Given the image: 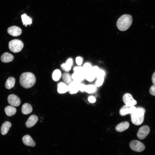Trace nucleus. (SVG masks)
Wrapping results in <instances>:
<instances>
[{"label": "nucleus", "instance_id": "obj_1", "mask_svg": "<svg viewBox=\"0 0 155 155\" xmlns=\"http://www.w3.org/2000/svg\"><path fill=\"white\" fill-rule=\"evenodd\" d=\"M19 81L22 86L25 88H29L34 85L36 78L32 73L30 72H24L21 75Z\"/></svg>", "mask_w": 155, "mask_h": 155}, {"label": "nucleus", "instance_id": "obj_2", "mask_svg": "<svg viewBox=\"0 0 155 155\" xmlns=\"http://www.w3.org/2000/svg\"><path fill=\"white\" fill-rule=\"evenodd\" d=\"M133 19L131 15L124 14L117 20L116 25L118 29L121 31H125L128 29L131 25Z\"/></svg>", "mask_w": 155, "mask_h": 155}, {"label": "nucleus", "instance_id": "obj_3", "mask_svg": "<svg viewBox=\"0 0 155 155\" xmlns=\"http://www.w3.org/2000/svg\"><path fill=\"white\" fill-rule=\"evenodd\" d=\"M145 112V110L143 107H136L134 111L131 114V120L132 123L137 125L142 124L144 120Z\"/></svg>", "mask_w": 155, "mask_h": 155}, {"label": "nucleus", "instance_id": "obj_4", "mask_svg": "<svg viewBox=\"0 0 155 155\" xmlns=\"http://www.w3.org/2000/svg\"><path fill=\"white\" fill-rule=\"evenodd\" d=\"M24 47V44L21 40L15 39L10 41L9 43V48L12 52L17 53L20 51Z\"/></svg>", "mask_w": 155, "mask_h": 155}, {"label": "nucleus", "instance_id": "obj_5", "mask_svg": "<svg viewBox=\"0 0 155 155\" xmlns=\"http://www.w3.org/2000/svg\"><path fill=\"white\" fill-rule=\"evenodd\" d=\"M129 146L132 150L138 152L144 151L145 148V146L143 143L136 140L131 141L129 144Z\"/></svg>", "mask_w": 155, "mask_h": 155}, {"label": "nucleus", "instance_id": "obj_6", "mask_svg": "<svg viewBox=\"0 0 155 155\" xmlns=\"http://www.w3.org/2000/svg\"><path fill=\"white\" fill-rule=\"evenodd\" d=\"M150 132V129L148 126H143L139 129L137 133V136L140 140L144 139L148 135Z\"/></svg>", "mask_w": 155, "mask_h": 155}, {"label": "nucleus", "instance_id": "obj_7", "mask_svg": "<svg viewBox=\"0 0 155 155\" xmlns=\"http://www.w3.org/2000/svg\"><path fill=\"white\" fill-rule=\"evenodd\" d=\"M123 100L125 105L134 106L137 104L136 101L133 99L132 95L129 93H126L123 95Z\"/></svg>", "mask_w": 155, "mask_h": 155}, {"label": "nucleus", "instance_id": "obj_8", "mask_svg": "<svg viewBox=\"0 0 155 155\" xmlns=\"http://www.w3.org/2000/svg\"><path fill=\"white\" fill-rule=\"evenodd\" d=\"M136 108L134 106L125 105L120 109L119 114L122 116H124L129 114H131L134 111Z\"/></svg>", "mask_w": 155, "mask_h": 155}, {"label": "nucleus", "instance_id": "obj_9", "mask_svg": "<svg viewBox=\"0 0 155 155\" xmlns=\"http://www.w3.org/2000/svg\"><path fill=\"white\" fill-rule=\"evenodd\" d=\"M7 101L8 103L13 106H18L21 103L20 98L14 94H10L8 96Z\"/></svg>", "mask_w": 155, "mask_h": 155}, {"label": "nucleus", "instance_id": "obj_10", "mask_svg": "<svg viewBox=\"0 0 155 155\" xmlns=\"http://www.w3.org/2000/svg\"><path fill=\"white\" fill-rule=\"evenodd\" d=\"M80 82L73 81L68 86V91L71 94L77 93L79 90Z\"/></svg>", "mask_w": 155, "mask_h": 155}, {"label": "nucleus", "instance_id": "obj_11", "mask_svg": "<svg viewBox=\"0 0 155 155\" xmlns=\"http://www.w3.org/2000/svg\"><path fill=\"white\" fill-rule=\"evenodd\" d=\"M7 32L12 36H17L21 34L22 30L19 27L14 26L8 28L7 29Z\"/></svg>", "mask_w": 155, "mask_h": 155}, {"label": "nucleus", "instance_id": "obj_12", "mask_svg": "<svg viewBox=\"0 0 155 155\" xmlns=\"http://www.w3.org/2000/svg\"><path fill=\"white\" fill-rule=\"evenodd\" d=\"M23 143L26 146L34 147L35 146L36 144L32 137L28 135H26L22 138Z\"/></svg>", "mask_w": 155, "mask_h": 155}, {"label": "nucleus", "instance_id": "obj_13", "mask_svg": "<svg viewBox=\"0 0 155 155\" xmlns=\"http://www.w3.org/2000/svg\"><path fill=\"white\" fill-rule=\"evenodd\" d=\"M73 81L80 82L85 78V74L84 72H74L71 75Z\"/></svg>", "mask_w": 155, "mask_h": 155}, {"label": "nucleus", "instance_id": "obj_14", "mask_svg": "<svg viewBox=\"0 0 155 155\" xmlns=\"http://www.w3.org/2000/svg\"><path fill=\"white\" fill-rule=\"evenodd\" d=\"M38 120V117L36 115H31L28 119L26 123V126L30 128L34 125Z\"/></svg>", "mask_w": 155, "mask_h": 155}, {"label": "nucleus", "instance_id": "obj_15", "mask_svg": "<svg viewBox=\"0 0 155 155\" xmlns=\"http://www.w3.org/2000/svg\"><path fill=\"white\" fill-rule=\"evenodd\" d=\"M129 124L127 121L121 122L118 124L115 127L116 131L119 132H122L129 127Z\"/></svg>", "mask_w": 155, "mask_h": 155}, {"label": "nucleus", "instance_id": "obj_16", "mask_svg": "<svg viewBox=\"0 0 155 155\" xmlns=\"http://www.w3.org/2000/svg\"><path fill=\"white\" fill-rule=\"evenodd\" d=\"M13 56L11 54L7 52L4 53L1 57V61L5 63L11 62L13 60Z\"/></svg>", "mask_w": 155, "mask_h": 155}, {"label": "nucleus", "instance_id": "obj_17", "mask_svg": "<svg viewBox=\"0 0 155 155\" xmlns=\"http://www.w3.org/2000/svg\"><path fill=\"white\" fill-rule=\"evenodd\" d=\"M73 62L72 59L69 58L67 59L66 63H63L61 65V67L64 71H69L71 69Z\"/></svg>", "mask_w": 155, "mask_h": 155}, {"label": "nucleus", "instance_id": "obj_18", "mask_svg": "<svg viewBox=\"0 0 155 155\" xmlns=\"http://www.w3.org/2000/svg\"><path fill=\"white\" fill-rule=\"evenodd\" d=\"M11 126L9 122L6 121L2 125L1 127V133L3 135H6L8 131Z\"/></svg>", "mask_w": 155, "mask_h": 155}, {"label": "nucleus", "instance_id": "obj_19", "mask_svg": "<svg viewBox=\"0 0 155 155\" xmlns=\"http://www.w3.org/2000/svg\"><path fill=\"white\" fill-rule=\"evenodd\" d=\"M21 111L22 113L23 114H28L32 111V108L30 104L28 103H25L22 105Z\"/></svg>", "mask_w": 155, "mask_h": 155}, {"label": "nucleus", "instance_id": "obj_20", "mask_svg": "<svg viewBox=\"0 0 155 155\" xmlns=\"http://www.w3.org/2000/svg\"><path fill=\"white\" fill-rule=\"evenodd\" d=\"M15 79L12 77H9L6 80L5 84V87L7 89H10L14 86Z\"/></svg>", "mask_w": 155, "mask_h": 155}, {"label": "nucleus", "instance_id": "obj_21", "mask_svg": "<svg viewBox=\"0 0 155 155\" xmlns=\"http://www.w3.org/2000/svg\"><path fill=\"white\" fill-rule=\"evenodd\" d=\"M5 111L7 116L10 117L15 114L16 109L13 106H8L5 108Z\"/></svg>", "mask_w": 155, "mask_h": 155}, {"label": "nucleus", "instance_id": "obj_22", "mask_svg": "<svg viewBox=\"0 0 155 155\" xmlns=\"http://www.w3.org/2000/svg\"><path fill=\"white\" fill-rule=\"evenodd\" d=\"M57 91L60 94L66 92L68 91V86L65 83L60 82L58 85Z\"/></svg>", "mask_w": 155, "mask_h": 155}, {"label": "nucleus", "instance_id": "obj_23", "mask_svg": "<svg viewBox=\"0 0 155 155\" xmlns=\"http://www.w3.org/2000/svg\"><path fill=\"white\" fill-rule=\"evenodd\" d=\"M22 21L24 25L26 26L28 25H30L32 23V19L25 14H24L21 16Z\"/></svg>", "mask_w": 155, "mask_h": 155}, {"label": "nucleus", "instance_id": "obj_24", "mask_svg": "<svg viewBox=\"0 0 155 155\" xmlns=\"http://www.w3.org/2000/svg\"><path fill=\"white\" fill-rule=\"evenodd\" d=\"M62 78L65 84L67 85H69L73 81L71 76L67 73H63L62 75Z\"/></svg>", "mask_w": 155, "mask_h": 155}, {"label": "nucleus", "instance_id": "obj_25", "mask_svg": "<svg viewBox=\"0 0 155 155\" xmlns=\"http://www.w3.org/2000/svg\"><path fill=\"white\" fill-rule=\"evenodd\" d=\"M84 74L85 78L90 82L93 81L95 77L94 74L92 71V70L85 73Z\"/></svg>", "mask_w": 155, "mask_h": 155}, {"label": "nucleus", "instance_id": "obj_26", "mask_svg": "<svg viewBox=\"0 0 155 155\" xmlns=\"http://www.w3.org/2000/svg\"><path fill=\"white\" fill-rule=\"evenodd\" d=\"M61 75L60 71L59 69H56L53 71L52 73V78L55 81H58L60 78Z\"/></svg>", "mask_w": 155, "mask_h": 155}, {"label": "nucleus", "instance_id": "obj_27", "mask_svg": "<svg viewBox=\"0 0 155 155\" xmlns=\"http://www.w3.org/2000/svg\"><path fill=\"white\" fill-rule=\"evenodd\" d=\"M96 89L95 86L93 85H86L84 91L88 93H91L95 92Z\"/></svg>", "mask_w": 155, "mask_h": 155}, {"label": "nucleus", "instance_id": "obj_28", "mask_svg": "<svg viewBox=\"0 0 155 155\" xmlns=\"http://www.w3.org/2000/svg\"><path fill=\"white\" fill-rule=\"evenodd\" d=\"M94 75L95 77H96L97 78L104 77L105 75V72L104 70L99 69L96 72Z\"/></svg>", "mask_w": 155, "mask_h": 155}, {"label": "nucleus", "instance_id": "obj_29", "mask_svg": "<svg viewBox=\"0 0 155 155\" xmlns=\"http://www.w3.org/2000/svg\"><path fill=\"white\" fill-rule=\"evenodd\" d=\"M83 67L85 73L91 71L92 67L90 63H87L84 64Z\"/></svg>", "mask_w": 155, "mask_h": 155}, {"label": "nucleus", "instance_id": "obj_30", "mask_svg": "<svg viewBox=\"0 0 155 155\" xmlns=\"http://www.w3.org/2000/svg\"><path fill=\"white\" fill-rule=\"evenodd\" d=\"M104 79V77L97 78L95 84L96 86L98 87L101 86L103 82Z\"/></svg>", "mask_w": 155, "mask_h": 155}, {"label": "nucleus", "instance_id": "obj_31", "mask_svg": "<svg viewBox=\"0 0 155 155\" xmlns=\"http://www.w3.org/2000/svg\"><path fill=\"white\" fill-rule=\"evenodd\" d=\"M75 61L77 64L80 65H82V63L83 59L81 57H78L76 58Z\"/></svg>", "mask_w": 155, "mask_h": 155}, {"label": "nucleus", "instance_id": "obj_32", "mask_svg": "<svg viewBox=\"0 0 155 155\" xmlns=\"http://www.w3.org/2000/svg\"><path fill=\"white\" fill-rule=\"evenodd\" d=\"M74 72H84L83 67L77 66L74 67L73 69Z\"/></svg>", "mask_w": 155, "mask_h": 155}, {"label": "nucleus", "instance_id": "obj_33", "mask_svg": "<svg viewBox=\"0 0 155 155\" xmlns=\"http://www.w3.org/2000/svg\"><path fill=\"white\" fill-rule=\"evenodd\" d=\"M150 92L151 95L155 96V85L153 84L150 87Z\"/></svg>", "mask_w": 155, "mask_h": 155}, {"label": "nucleus", "instance_id": "obj_34", "mask_svg": "<svg viewBox=\"0 0 155 155\" xmlns=\"http://www.w3.org/2000/svg\"><path fill=\"white\" fill-rule=\"evenodd\" d=\"M88 100L90 103H94L96 101V99L93 96H90L88 98Z\"/></svg>", "mask_w": 155, "mask_h": 155}, {"label": "nucleus", "instance_id": "obj_35", "mask_svg": "<svg viewBox=\"0 0 155 155\" xmlns=\"http://www.w3.org/2000/svg\"><path fill=\"white\" fill-rule=\"evenodd\" d=\"M86 85L80 83L79 86V90L83 92L84 91Z\"/></svg>", "mask_w": 155, "mask_h": 155}, {"label": "nucleus", "instance_id": "obj_36", "mask_svg": "<svg viewBox=\"0 0 155 155\" xmlns=\"http://www.w3.org/2000/svg\"><path fill=\"white\" fill-rule=\"evenodd\" d=\"M152 80L153 83L155 85V71L152 75Z\"/></svg>", "mask_w": 155, "mask_h": 155}]
</instances>
